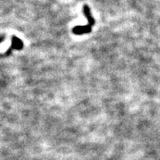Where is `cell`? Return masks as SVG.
<instances>
[{"instance_id": "obj_2", "label": "cell", "mask_w": 160, "mask_h": 160, "mask_svg": "<svg viewBox=\"0 0 160 160\" xmlns=\"http://www.w3.org/2000/svg\"><path fill=\"white\" fill-rule=\"evenodd\" d=\"M83 14H84L87 20L88 21V25L92 27L93 25H95V19H94V17L92 15L90 8H89V7L88 5H84L83 6Z\"/></svg>"}, {"instance_id": "obj_1", "label": "cell", "mask_w": 160, "mask_h": 160, "mask_svg": "<svg viewBox=\"0 0 160 160\" xmlns=\"http://www.w3.org/2000/svg\"><path fill=\"white\" fill-rule=\"evenodd\" d=\"M92 26L88 24L86 25H82V26H80V25H78V26H75L74 28H73V33L74 34H77V35H82V34H88L92 31Z\"/></svg>"}, {"instance_id": "obj_3", "label": "cell", "mask_w": 160, "mask_h": 160, "mask_svg": "<svg viewBox=\"0 0 160 160\" xmlns=\"http://www.w3.org/2000/svg\"><path fill=\"white\" fill-rule=\"evenodd\" d=\"M12 48L17 50H21L23 48V42L21 40H20L17 37H12Z\"/></svg>"}]
</instances>
